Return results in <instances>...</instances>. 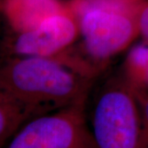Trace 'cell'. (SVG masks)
Here are the masks:
<instances>
[{
    "mask_svg": "<svg viewBox=\"0 0 148 148\" xmlns=\"http://www.w3.org/2000/svg\"><path fill=\"white\" fill-rule=\"evenodd\" d=\"M98 72L69 50L55 57H3L0 85L35 117L86 101Z\"/></svg>",
    "mask_w": 148,
    "mask_h": 148,
    "instance_id": "cell-1",
    "label": "cell"
},
{
    "mask_svg": "<svg viewBox=\"0 0 148 148\" xmlns=\"http://www.w3.org/2000/svg\"><path fill=\"white\" fill-rule=\"evenodd\" d=\"M67 7L68 2L63 0H1L0 13L8 32H21L36 27Z\"/></svg>",
    "mask_w": 148,
    "mask_h": 148,
    "instance_id": "cell-6",
    "label": "cell"
},
{
    "mask_svg": "<svg viewBox=\"0 0 148 148\" xmlns=\"http://www.w3.org/2000/svg\"><path fill=\"white\" fill-rule=\"evenodd\" d=\"M33 118L26 107L0 85V148L26 122Z\"/></svg>",
    "mask_w": 148,
    "mask_h": 148,
    "instance_id": "cell-8",
    "label": "cell"
},
{
    "mask_svg": "<svg viewBox=\"0 0 148 148\" xmlns=\"http://www.w3.org/2000/svg\"><path fill=\"white\" fill-rule=\"evenodd\" d=\"M0 1H1V0H0Z\"/></svg>",
    "mask_w": 148,
    "mask_h": 148,
    "instance_id": "cell-11",
    "label": "cell"
},
{
    "mask_svg": "<svg viewBox=\"0 0 148 148\" xmlns=\"http://www.w3.org/2000/svg\"><path fill=\"white\" fill-rule=\"evenodd\" d=\"M136 96L141 113V148H148V94Z\"/></svg>",
    "mask_w": 148,
    "mask_h": 148,
    "instance_id": "cell-9",
    "label": "cell"
},
{
    "mask_svg": "<svg viewBox=\"0 0 148 148\" xmlns=\"http://www.w3.org/2000/svg\"><path fill=\"white\" fill-rule=\"evenodd\" d=\"M143 0H69L77 18L82 49L97 69L123 52L139 36Z\"/></svg>",
    "mask_w": 148,
    "mask_h": 148,
    "instance_id": "cell-2",
    "label": "cell"
},
{
    "mask_svg": "<svg viewBox=\"0 0 148 148\" xmlns=\"http://www.w3.org/2000/svg\"><path fill=\"white\" fill-rule=\"evenodd\" d=\"M78 38V23L68 3L67 8L48 16L36 27L7 32L3 56L55 57L67 52Z\"/></svg>",
    "mask_w": 148,
    "mask_h": 148,
    "instance_id": "cell-5",
    "label": "cell"
},
{
    "mask_svg": "<svg viewBox=\"0 0 148 148\" xmlns=\"http://www.w3.org/2000/svg\"><path fill=\"white\" fill-rule=\"evenodd\" d=\"M121 76L136 95L148 94V45L142 42L127 51Z\"/></svg>",
    "mask_w": 148,
    "mask_h": 148,
    "instance_id": "cell-7",
    "label": "cell"
},
{
    "mask_svg": "<svg viewBox=\"0 0 148 148\" xmlns=\"http://www.w3.org/2000/svg\"><path fill=\"white\" fill-rule=\"evenodd\" d=\"M139 36L143 42L148 45V1L143 0L138 16Z\"/></svg>",
    "mask_w": 148,
    "mask_h": 148,
    "instance_id": "cell-10",
    "label": "cell"
},
{
    "mask_svg": "<svg viewBox=\"0 0 148 148\" xmlns=\"http://www.w3.org/2000/svg\"><path fill=\"white\" fill-rule=\"evenodd\" d=\"M96 148H141V113L138 98L121 74L101 86L91 112Z\"/></svg>",
    "mask_w": 148,
    "mask_h": 148,
    "instance_id": "cell-3",
    "label": "cell"
},
{
    "mask_svg": "<svg viewBox=\"0 0 148 148\" xmlns=\"http://www.w3.org/2000/svg\"><path fill=\"white\" fill-rule=\"evenodd\" d=\"M86 101L28 119L3 148H96Z\"/></svg>",
    "mask_w": 148,
    "mask_h": 148,
    "instance_id": "cell-4",
    "label": "cell"
}]
</instances>
